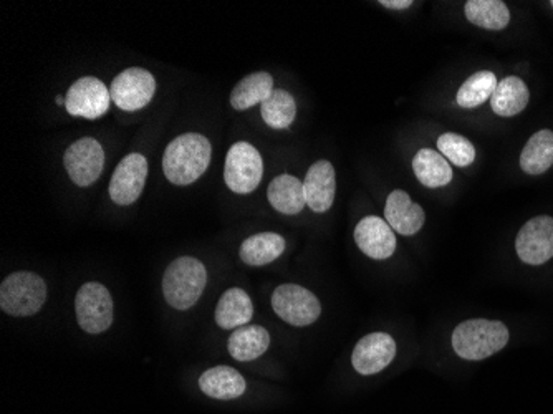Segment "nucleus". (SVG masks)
I'll list each match as a JSON object with an SVG mask.
<instances>
[{"label":"nucleus","instance_id":"nucleus-2","mask_svg":"<svg viewBox=\"0 0 553 414\" xmlns=\"http://www.w3.org/2000/svg\"><path fill=\"white\" fill-rule=\"evenodd\" d=\"M509 342V330L494 320H467L457 325L453 333L454 352L464 360H486L501 352Z\"/></svg>","mask_w":553,"mask_h":414},{"label":"nucleus","instance_id":"nucleus-32","mask_svg":"<svg viewBox=\"0 0 553 414\" xmlns=\"http://www.w3.org/2000/svg\"><path fill=\"white\" fill-rule=\"evenodd\" d=\"M552 5H553V2H552Z\"/></svg>","mask_w":553,"mask_h":414},{"label":"nucleus","instance_id":"nucleus-13","mask_svg":"<svg viewBox=\"0 0 553 414\" xmlns=\"http://www.w3.org/2000/svg\"><path fill=\"white\" fill-rule=\"evenodd\" d=\"M395 357V338L388 333H370L356 343L352 363L360 375L370 376L385 370Z\"/></svg>","mask_w":553,"mask_h":414},{"label":"nucleus","instance_id":"nucleus-15","mask_svg":"<svg viewBox=\"0 0 553 414\" xmlns=\"http://www.w3.org/2000/svg\"><path fill=\"white\" fill-rule=\"evenodd\" d=\"M303 193L307 206L313 212H327L333 206L335 193H337V179H335V168L330 161H317L307 171L303 181Z\"/></svg>","mask_w":553,"mask_h":414},{"label":"nucleus","instance_id":"nucleus-22","mask_svg":"<svg viewBox=\"0 0 553 414\" xmlns=\"http://www.w3.org/2000/svg\"><path fill=\"white\" fill-rule=\"evenodd\" d=\"M284 251V237L275 232H260L242 242L239 256L244 264L260 267V265H267L274 262L275 259H279Z\"/></svg>","mask_w":553,"mask_h":414},{"label":"nucleus","instance_id":"nucleus-16","mask_svg":"<svg viewBox=\"0 0 553 414\" xmlns=\"http://www.w3.org/2000/svg\"><path fill=\"white\" fill-rule=\"evenodd\" d=\"M385 221L401 236H414L426 221L423 207L414 204L406 191H393L386 199Z\"/></svg>","mask_w":553,"mask_h":414},{"label":"nucleus","instance_id":"nucleus-28","mask_svg":"<svg viewBox=\"0 0 553 414\" xmlns=\"http://www.w3.org/2000/svg\"><path fill=\"white\" fill-rule=\"evenodd\" d=\"M260 113L265 125H269L274 130H285L294 123L297 115V105L289 92L277 90L270 93V97L260 105Z\"/></svg>","mask_w":553,"mask_h":414},{"label":"nucleus","instance_id":"nucleus-29","mask_svg":"<svg viewBox=\"0 0 553 414\" xmlns=\"http://www.w3.org/2000/svg\"><path fill=\"white\" fill-rule=\"evenodd\" d=\"M438 150L449 163L456 164L459 168H466L476 159V148L471 141L456 133L439 136Z\"/></svg>","mask_w":553,"mask_h":414},{"label":"nucleus","instance_id":"nucleus-27","mask_svg":"<svg viewBox=\"0 0 553 414\" xmlns=\"http://www.w3.org/2000/svg\"><path fill=\"white\" fill-rule=\"evenodd\" d=\"M497 77L494 72H477L472 77L467 78L466 82L462 83L459 92H457L456 102L461 108L471 110L477 108L487 100H491L492 95L496 92Z\"/></svg>","mask_w":553,"mask_h":414},{"label":"nucleus","instance_id":"nucleus-1","mask_svg":"<svg viewBox=\"0 0 553 414\" xmlns=\"http://www.w3.org/2000/svg\"><path fill=\"white\" fill-rule=\"evenodd\" d=\"M211 143L199 133H186L169 143L164 151V176L176 186H188L206 173L211 163Z\"/></svg>","mask_w":553,"mask_h":414},{"label":"nucleus","instance_id":"nucleus-5","mask_svg":"<svg viewBox=\"0 0 553 414\" xmlns=\"http://www.w3.org/2000/svg\"><path fill=\"white\" fill-rule=\"evenodd\" d=\"M264 176V163L259 151L247 141H239L227 153L224 181L237 194L254 193Z\"/></svg>","mask_w":553,"mask_h":414},{"label":"nucleus","instance_id":"nucleus-6","mask_svg":"<svg viewBox=\"0 0 553 414\" xmlns=\"http://www.w3.org/2000/svg\"><path fill=\"white\" fill-rule=\"evenodd\" d=\"M78 325L87 333L98 335L113 323V299L105 285L88 282L75 297Z\"/></svg>","mask_w":553,"mask_h":414},{"label":"nucleus","instance_id":"nucleus-9","mask_svg":"<svg viewBox=\"0 0 553 414\" xmlns=\"http://www.w3.org/2000/svg\"><path fill=\"white\" fill-rule=\"evenodd\" d=\"M156 80L145 68H128L110 87L111 102L121 110L138 111L153 100Z\"/></svg>","mask_w":553,"mask_h":414},{"label":"nucleus","instance_id":"nucleus-26","mask_svg":"<svg viewBox=\"0 0 553 414\" xmlns=\"http://www.w3.org/2000/svg\"><path fill=\"white\" fill-rule=\"evenodd\" d=\"M464 12L471 24L487 30H502L509 25L510 12L501 0H469Z\"/></svg>","mask_w":553,"mask_h":414},{"label":"nucleus","instance_id":"nucleus-8","mask_svg":"<svg viewBox=\"0 0 553 414\" xmlns=\"http://www.w3.org/2000/svg\"><path fill=\"white\" fill-rule=\"evenodd\" d=\"M68 176L80 188L97 183L105 168V151L95 138H82L68 146L63 156Z\"/></svg>","mask_w":553,"mask_h":414},{"label":"nucleus","instance_id":"nucleus-7","mask_svg":"<svg viewBox=\"0 0 553 414\" xmlns=\"http://www.w3.org/2000/svg\"><path fill=\"white\" fill-rule=\"evenodd\" d=\"M272 309L284 322L294 327H308L317 322L322 307L315 294L302 285L285 284L275 289Z\"/></svg>","mask_w":553,"mask_h":414},{"label":"nucleus","instance_id":"nucleus-31","mask_svg":"<svg viewBox=\"0 0 553 414\" xmlns=\"http://www.w3.org/2000/svg\"><path fill=\"white\" fill-rule=\"evenodd\" d=\"M55 102H57V105H63V103H65V98H63L62 95H58L57 100H55Z\"/></svg>","mask_w":553,"mask_h":414},{"label":"nucleus","instance_id":"nucleus-18","mask_svg":"<svg viewBox=\"0 0 553 414\" xmlns=\"http://www.w3.org/2000/svg\"><path fill=\"white\" fill-rule=\"evenodd\" d=\"M270 335L260 325H244L236 328L229 337V353L237 362H252L269 350Z\"/></svg>","mask_w":553,"mask_h":414},{"label":"nucleus","instance_id":"nucleus-17","mask_svg":"<svg viewBox=\"0 0 553 414\" xmlns=\"http://www.w3.org/2000/svg\"><path fill=\"white\" fill-rule=\"evenodd\" d=\"M246 380L231 366H214L199 378L202 393L214 400H236L246 393Z\"/></svg>","mask_w":553,"mask_h":414},{"label":"nucleus","instance_id":"nucleus-4","mask_svg":"<svg viewBox=\"0 0 553 414\" xmlns=\"http://www.w3.org/2000/svg\"><path fill=\"white\" fill-rule=\"evenodd\" d=\"M47 300V284L34 272H14L0 287V307L12 317H30Z\"/></svg>","mask_w":553,"mask_h":414},{"label":"nucleus","instance_id":"nucleus-24","mask_svg":"<svg viewBox=\"0 0 553 414\" xmlns=\"http://www.w3.org/2000/svg\"><path fill=\"white\" fill-rule=\"evenodd\" d=\"M529 88L519 77H507L497 83L496 92L492 95L491 105L499 116H515L529 105Z\"/></svg>","mask_w":553,"mask_h":414},{"label":"nucleus","instance_id":"nucleus-3","mask_svg":"<svg viewBox=\"0 0 553 414\" xmlns=\"http://www.w3.org/2000/svg\"><path fill=\"white\" fill-rule=\"evenodd\" d=\"M206 284L207 270L201 260L179 257L164 272V299L173 309L189 310L198 304Z\"/></svg>","mask_w":553,"mask_h":414},{"label":"nucleus","instance_id":"nucleus-20","mask_svg":"<svg viewBox=\"0 0 553 414\" xmlns=\"http://www.w3.org/2000/svg\"><path fill=\"white\" fill-rule=\"evenodd\" d=\"M267 198L275 211L287 214V216H295L302 212L303 207L307 206L302 181L290 174H282V176L272 179V183L267 189Z\"/></svg>","mask_w":553,"mask_h":414},{"label":"nucleus","instance_id":"nucleus-21","mask_svg":"<svg viewBox=\"0 0 553 414\" xmlns=\"http://www.w3.org/2000/svg\"><path fill=\"white\" fill-rule=\"evenodd\" d=\"M413 171L426 188H443L453 181V168L439 151H418L413 159Z\"/></svg>","mask_w":553,"mask_h":414},{"label":"nucleus","instance_id":"nucleus-30","mask_svg":"<svg viewBox=\"0 0 553 414\" xmlns=\"http://www.w3.org/2000/svg\"><path fill=\"white\" fill-rule=\"evenodd\" d=\"M381 5H385L386 9L403 10L408 9L413 2L411 0H381Z\"/></svg>","mask_w":553,"mask_h":414},{"label":"nucleus","instance_id":"nucleus-19","mask_svg":"<svg viewBox=\"0 0 553 414\" xmlns=\"http://www.w3.org/2000/svg\"><path fill=\"white\" fill-rule=\"evenodd\" d=\"M254 307L249 295L242 289H229L217 302L216 323L224 330H236L251 322Z\"/></svg>","mask_w":553,"mask_h":414},{"label":"nucleus","instance_id":"nucleus-14","mask_svg":"<svg viewBox=\"0 0 553 414\" xmlns=\"http://www.w3.org/2000/svg\"><path fill=\"white\" fill-rule=\"evenodd\" d=\"M356 246L365 256L375 260L390 259L396 251L395 231L381 217H363L355 227Z\"/></svg>","mask_w":553,"mask_h":414},{"label":"nucleus","instance_id":"nucleus-11","mask_svg":"<svg viewBox=\"0 0 553 414\" xmlns=\"http://www.w3.org/2000/svg\"><path fill=\"white\" fill-rule=\"evenodd\" d=\"M515 251L522 262L542 265L553 257V217L530 219L515 239Z\"/></svg>","mask_w":553,"mask_h":414},{"label":"nucleus","instance_id":"nucleus-12","mask_svg":"<svg viewBox=\"0 0 553 414\" xmlns=\"http://www.w3.org/2000/svg\"><path fill=\"white\" fill-rule=\"evenodd\" d=\"M148 178V161L140 153L121 159L110 181V198L120 206H130L140 198Z\"/></svg>","mask_w":553,"mask_h":414},{"label":"nucleus","instance_id":"nucleus-23","mask_svg":"<svg viewBox=\"0 0 553 414\" xmlns=\"http://www.w3.org/2000/svg\"><path fill=\"white\" fill-rule=\"evenodd\" d=\"M274 78L267 72H255L242 78L231 93V105L234 110H249L262 103L274 92Z\"/></svg>","mask_w":553,"mask_h":414},{"label":"nucleus","instance_id":"nucleus-10","mask_svg":"<svg viewBox=\"0 0 553 414\" xmlns=\"http://www.w3.org/2000/svg\"><path fill=\"white\" fill-rule=\"evenodd\" d=\"M110 88L95 77H83L73 83L65 97V108L72 116L98 120L110 108Z\"/></svg>","mask_w":553,"mask_h":414},{"label":"nucleus","instance_id":"nucleus-25","mask_svg":"<svg viewBox=\"0 0 553 414\" xmlns=\"http://www.w3.org/2000/svg\"><path fill=\"white\" fill-rule=\"evenodd\" d=\"M553 164V131L540 130L535 133L522 155H520V168L530 176H539L549 171Z\"/></svg>","mask_w":553,"mask_h":414}]
</instances>
